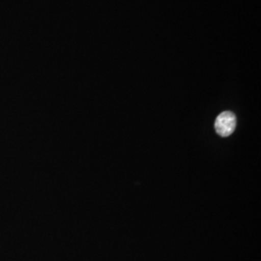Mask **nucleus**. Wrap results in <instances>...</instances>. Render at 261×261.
I'll return each mask as SVG.
<instances>
[{
  "label": "nucleus",
  "instance_id": "f257e3e1",
  "mask_svg": "<svg viewBox=\"0 0 261 261\" xmlns=\"http://www.w3.org/2000/svg\"><path fill=\"white\" fill-rule=\"evenodd\" d=\"M236 127V117L232 112H222L215 121V129L219 136L228 137L230 136Z\"/></svg>",
  "mask_w": 261,
  "mask_h": 261
}]
</instances>
